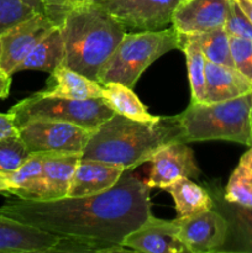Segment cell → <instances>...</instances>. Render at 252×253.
Instances as JSON below:
<instances>
[{
	"label": "cell",
	"instance_id": "obj_29",
	"mask_svg": "<svg viewBox=\"0 0 252 253\" xmlns=\"http://www.w3.org/2000/svg\"><path fill=\"white\" fill-rule=\"evenodd\" d=\"M36 14L24 0H0V36Z\"/></svg>",
	"mask_w": 252,
	"mask_h": 253
},
{
	"label": "cell",
	"instance_id": "obj_35",
	"mask_svg": "<svg viewBox=\"0 0 252 253\" xmlns=\"http://www.w3.org/2000/svg\"><path fill=\"white\" fill-rule=\"evenodd\" d=\"M11 189V184H10L9 175L6 173L0 172V194L1 193H6V195L10 193Z\"/></svg>",
	"mask_w": 252,
	"mask_h": 253
},
{
	"label": "cell",
	"instance_id": "obj_17",
	"mask_svg": "<svg viewBox=\"0 0 252 253\" xmlns=\"http://www.w3.org/2000/svg\"><path fill=\"white\" fill-rule=\"evenodd\" d=\"M249 93H252V83L235 67L207 61L204 103L231 100Z\"/></svg>",
	"mask_w": 252,
	"mask_h": 253
},
{
	"label": "cell",
	"instance_id": "obj_7",
	"mask_svg": "<svg viewBox=\"0 0 252 253\" xmlns=\"http://www.w3.org/2000/svg\"><path fill=\"white\" fill-rule=\"evenodd\" d=\"M20 137L31 153H81L91 137L93 130L71 123L32 120L17 127Z\"/></svg>",
	"mask_w": 252,
	"mask_h": 253
},
{
	"label": "cell",
	"instance_id": "obj_38",
	"mask_svg": "<svg viewBox=\"0 0 252 253\" xmlns=\"http://www.w3.org/2000/svg\"><path fill=\"white\" fill-rule=\"evenodd\" d=\"M27 5L32 7L36 12H43V6H42V0H24Z\"/></svg>",
	"mask_w": 252,
	"mask_h": 253
},
{
	"label": "cell",
	"instance_id": "obj_12",
	"mask_svg": "<svg viewBox=\"0 0 252 253\" xmlns=\"http://www.w3.org/2000/svg\"><path fill=\"white\" fill-rule=\"evenodd\" d=\"M123 245L142 253H189L180 239L175 219H158L152 214L124 239Z\"/></svg>",
	"mask_w": 252,
	"mask_h": 253
},
{
	"label": "cell",
	"instance_id": "obj_16",
	"mask_svg": "<svg viewBox=\"0 0 252 253\" xmlns=\"http://www.w3.org/2000/svg\"><path fill=\"white\" fill-rule=\"evenodd\" d=\"M124 170L120 166L81 158L74 170L67 197H88L105 192L119 182Z\"/></svg>",
	"mask_w": 252,
	"mask_h": 253
},
{
	"label": "cell",
	"instance_id": "obj_8",
	"mask_svg": "<svg viewBox=\"0 0 252 253\" xmlns=\"http://www.w3.org/2000/svg\"><path fill=\"white\" fill-rule=\"evenodd\" d=\"M183 0H99L126 32L157 31L172 26L174 11Z\"/></svg>",
	"mask_w": 252,
	"mask_h": 253
},
{
	"label": "cell",
	"instance_id": "obj_4",
	"mask_svg": "<svg viewBox=\"0 0 252 253\" xmlns=\"http://www.w3.org/2000/svg\"><path fill=\"white\" fill-rule=\"evenodd\" d=\"M183 142L230 141L252 146V93L219 103H193L178 114Z\"/></svg>",
	"mask_w": 252,
	"mask_h": 253
},
{
	"label": "cell",
	"instance_id": "obj_24",
	"mask_svg": "<svg viewBox=\"0 0 252 253\" xmlns=\"http://www.w3.org/2000/svg\"><path fill=\"white\" fill-rule=\"evenodd\" d=\"M179 49L187 59L188 76L193 103H204L205 100V59L197 42L189 35L179 34Z\"/></svg>",
	"mask_w": 252,
	"mask_h": 253
},
{
	"label": "cell",
	"instance_id": "obj_10",
	"mask_svg": "<svg viewBox=\"0 0 252 253\" xmlns=\"http://www.w3.org/2000/svg\"><path fill=\"white\" fill-rule=\"evenodd\" d=\"M179 236L189 253H215L224 246L227 222L217 210L211 209L175 219Z\"/></svg>",
	"mask_w": 252,
	"mask_h": 253
},
{
	"label": "cell",
	"instance_id": "obj_27",
	"mask_svg": "<svg viewBox=\"0 0 252 253\" xmlns=\"http://www.w3.org/2000/svg\"><path fill=\"white\" fill-rule=\"evenodd\" d=\"M224 198L230 203L252 207V170L239 162L224 189Z\"/></svg>",
	"mask_w": 252,
	"mask_h": 253
},
{
	"label": "cell",
	"instance_id": "obj_28",
	"mask_svg": "<svg viewBox=\"0 0 252 253\" xmlns=\"http://www.w3.org/2000/svg\"><path fill=\"white\" fill-rule=\"evenodd\" d=\"M31 152L27 148L19 133L0 138V172H15L30 157Z\"/></svg>",
	"mask_w": 252,
	"mask_h": 253
},
{
	"label": "cell",
	"instance_id": "obj_40",
	"mask_svg": "<svg viewBox=\"0 0 252 253\" xmlns=\"http://www.w3.org/2000/svg\"><path fill=\"white\" fill-rule=\"evenodd\" d=\"M93 1H99V0H93Z\"/></svg>",
	"mask_w": 252,
	"mask_h": 253
},
{
	"label": "cell",
	"instance_id": "obj_21",
	"mask_svg": "<svg viewBox=\"0 0 252 253\" xmlns=\"http://www.w3.org/2000/svg\"><path fill=\"white\" fill-rule=\"evenodd\" d=\"M64 56L66 53H64L63 35L61 27L57 26L35 46L26 58L17 66L16 72L32 69V71H42L51 74L59 66L64 64Z\"/></svg>",
	"mask_w": 252,
	"mask_h": 253
},
{
	"label": "cell",
	"instance_id": "obj_19",
	"mask_svg": "<svg viewBox=\"0 0 252 253\" xmlns=\"http://www.w3.org/2000/svg\"><path fill=\"white\" fill-rule=\"evenodd\" d=\"M81 153L46 152L42 165V179L46 189V200L67 197Z\"/></svg>",
	"mask_w": 252,
	"mask_h": 253
},
{
	"label": "cell",
	"instance_id": "obj_6",
	"mask_svg": "<svg viewBox=\"0 0 252 253\" xmlns=\"http://www.w3.org/2000/svg\"><path fill=\"white\" fill-rule=\"evenodd\" d=\"M9 113L16 127L32 120H49L71 123L94 131L115 111L104 98L76 100L37 91L15 104Z\"/></svg>",
	"mask_w": 252,
	"mask_h": 253
},
{
	"label": "cell",
	"instance_id": "obj_18",
	"mask_svg": "<svg viewBox=\"0 0 252 253\" xmlns=\"http://www.w3.org/2000/svg\"><path fill=\"white\" fill-rule=\"evenodd\" d=\"M40 91L58 98L86 100L103 98V84L62 64L49 74L46 86Z\"/></svg>",
	"mask_w": 252,
	"mask_h": 253
},
{
	"label": "cell",
	"instance_id": "obj_33",
	"mask_svg": "<svg viewBox=\"0 0 252 253\" xmlns=\"http://www.w3.org/2000/svg\"><path fill=\"white\" fill-rule=\"evenodd\" d=\"M16 133H19V130H17L14 119L10 115V113H0V138L16 135Z\"/></svg>",
	"mask_w": 252,
	"mask_h": 253
},
{
	"label": "cell",
	"instance_id": "obj_3",
	"mask_svg": "<svg viewBox=\"0 0 252 253\" xmlns=\"http://www.w3.org/2000/svg\"><path fill=\"white\" fill-rule=\"evenodd\" d=\"M64 41V64L98 81L126 31L118 20L96 1L72 9L59 25Z\"/></svg>",
	"mask_w": 252,
	"mask_h": 253
},
{
	"label": "cell",
	"instance_id": "obj_13",
	"mask_svg": "<svg viewBox=\"0 0 252 253\" xmlns=\"http://www.w3.org/2000/svg\"><path fill=\"white\" fill-rule=\"evenodd\" d=\"M208 190L217 210L227 222V236L219 252L252 253V207L227 202L224 190L215 183H208Z\"/></svg>",
	"mask_w": 252,
	"mask_h": 253
},
{
	"label": "cell",
	"instance_id": "obj_37",
	"mask_svg": "<svg viewBox=\"0 0 252 253\" xmlns=\"http://www.w3.org/2000/svg\"><path fill=\"white\" fill-rule=\"evenodd\" d=\"M240 163H242V165H245L246 167H249L250 169L252 170V146H250L249 150L242 155Z\"/></svg>",
	"mask_w": 252,
	"mask_h": 253
},
{
	"label": "cell",
	"instance_id": "obj_30",
	"mask_svg": "<svg viewBox=\"0 0 252 253\" xmlns=\"http://www.w3.org/2000/svg\"><path fill=\"white\" fill-rule=\"evenodd\" d=\"M234 67L252 83V41L230 36Z\"/></svg>",
	"mask_w": 252,
	"mask_h": 253
},
{
	"label": "cell",
	"instance_id": "obj_31",
	"mask_svg": "<svg viewBox=\"0 0 252 253\" xmlns=\"http://www.w3.org/2000/svg\"><path fill=\"white\" fill-rule=\"evenodd\" d=\"M224 27L229 36L252 41V22L247 17V15L242 11L236 0H231L229 16H227Z\"/></svg>",
	"mask_w": 252,
	"mask_h": 253
},
{
	"label": "cell",
	"instance_id": "obj_9",
	"mask_svg": "<svg viewBox=\"0 0 252 253\" xmlns=\"http://www.w3.org/2000/svg\"><path fill=\"white\" fill-rule=\"evenodd\" d=\"M57 26L44 12H36L34 16L7 30L0 36L2 46L0 67L12 76L35 46Z\"/></svg>",
	"mask_w": 252,
	"mask_h": 253
},
{
	"label": "cell",
	"instance_id": "obj_1",
	"mask_svg": "<svg viewBox=\"0 0 252 253\" xmlns=\"http://www.w3.org/2000/svg\"><path fill=\"white\" fill-rule=\"evenodd\" d=\"M151 188L125 169L110 189L88 197L29 200L7 194L0 214L56 236L90 237L123 245L151 212Z\"/></svg>",
	"mask_w": 252,
	"mask_h": 253
},
{
	"label": "cell",
	"instance_id": "obj_25",
	"mask_svg": "<svg viewBox=\"0 0 252 253\" xmlns=\"http://www.w3.org/2000/svg\"><path fill=\"white\" fill-rule=\"evenodd\" d=\"M188 35L197 42L207 61L234 67L231 47H230V36L224 26Z\"/></svg>",
	"mask_w": 252,
	"mask_h": 253
},
{
	"label": "cell",
	"instance_id": "obj_20",
	"mask_svg": "<svg viewBox=\"0 0 252 253\" xmlns=\"http://www.w3.org/2000/svg\"><path fill=\"white\" fill-rule=\"evenodd\" d=\"M46 152H35L15 172L10 173L11 184L9 194L29 200H46V189L42 179V165Z\"/></svg>",
	"mask_w": 252,
	"mask_h": 253
},
{
	"label": "cell",
	"instance_id": "obj_5",
	"mask_svg": "<svg viewBox=\"0 0 252 253\" xmlns=\"http://www.w3.org/2000/svg\"><path fill=\"white\" fill-rule=\"evenodd\" d=\"M179 34L173 26L157 31L126 32L98 76L100 84L118 82L133 89L143 72L160 57L179 49Z\"/></svg>",
	"mask_w": 252,
	"mask_h": 253
},
{
	"label": "cell",
	"instance_id": "obj_32",
	"mask_svg": "<svg viewBox=\"0 0 252 253\" xmlns=\"http://www.w3.org/2000/svg\"><path fill=\"white\" fill-rule=\"evenodd\" d=\"M89 1L93 0H42V6L44 14L59 26L72 9Z\"/></svg>",
	"mask_w": 252,
	"mask_h": 253
},
{
	"label": "cell",
	"instance_id": "obj_34",
	"mask_svg": "<svg viewBox=\"0 0 252 253\" xmlns=\"http://www.w3.org/2000/svg\"><path fill=\"white\" fill-rule=\"evenodd\" d=\"M11 88V74L0 67V99H6Z\"/></svg>",
	"mask_w": 252,
	"mask_h": 253
},
{
	"label": "cell",
	"instance_id": "obj_26",
	"mask_svg": "<svg viewBox=\"0 0 252 253\" xmlns=\"http://www.w3.org/2000/svg\"><path fill=\"white\" fill-rule=\"evenodd\" d=\"M116 253L132 252V250L121 244L90 239V237L58 236V242L53 249V253Z\"/></svg>",
	"mask_w": 252,
	"mask_h": 253
},
{
	"label": "cell",
	"instance_id": "obj_15",
	"mask_svg": "<svg viewBox=\"0 0 252 253\" xmlns=\"http://www.w3.org/2000/svg\"><path fill=\"white\" fill-rule=\"evenodd\" d=\"M58 236L0 214V253H53Z\"/></svg>",
	"mask_w": 252,
	"mask_h": 253
},
{
	"label": "cell",
	"instance_id": "obj_36",
	"mask_svg": "<svg viewBox=\"0 0 252 253\" xmlns=\"http://www.w3.org/2000/svg\"><path fill=\"white\" fill-rule=\"evenodd\" d=\"M236 1L252 22V0H236Z\"/></svg>",
	"mask_w": 252,
	"mask_h": 253
},
{
	"label": "cell",
	"instance_id": "obj_11",
	"mask_svg": "<svg viewBox=\"0 0 252 253\" xmlns=\"http://www.w3.org/2000/svg\"><path fill=\"white\" fill-rule=\"evenodd\" d=\"M151 169L146 184L152 188L163 189L178 178L197 179L200 169L195 161L194 152L183 141L169 143L161 148L150 160Z\"/></svg>",
	"mask_w": 252,
	"mask_h": 253
},
{
	"label": "cell",
	"instance_id": "obj_22",
	"mask_svg": "<svg viewBox=\"0 0 252 253\" xmlns=\"http://www.w3.org/2000/svg\"><path fill=\"white\" fill-rule=\"evenodd\" d=\"M172 195L178 216H189L214 209V200L207 187H200L190 178H178L163 188Z\"/></svg>",
	"mask_w": 252,
	"mask_h": 253
},
{
	"label": "cell",
	"instance_id": "obj_2",
	"mask_svg": "<svg viewBox=\"0 0 252 253\" xmlns=\"http://www.w3.org/2000/svg\"><path fill=\"white\" fill-rule=\"evenodd\" d=\"M183 135L184 130L178 115L136 121L115 113L93 131L82 158L136 169L150 162L165 146L183 141Z\"/></svg>",
	"mask_w": 252,
	"mask_h": 253
},
{
	"label": "cell",
	"instance_id": "obj_14",
	"mask_svg": "<svg viewBox=\"0 0 252 253\" xmlns=\"http://www.w3.org/2000/svg\"><path fill=\"white\" fill-rule=\"evenodd\" d=\"M230 6L231 0H183L173 15L172 26L182 35L224 26Z\"/></svg>",
	"mask_w": 252,
	"mask_h": 253
},
{
	"label": "cell",
	"instance_id": "obj_23",
	"mask_svg": "<svg viewBox=\"0 0 252 253\" xmlns=\"http://www.w3.org/2000/svg\"><path fill=\"white\" fill-rule=\"evenodd\" d=\"M103 98L116 114L131 120L153 121L157 119V116L148 113L132 89L118 82L103 84Z\"/></svg>",
	"mask_w": 252,
	"mask_h": 253
},
{
	"label": "cell",
	"instance_id": "obj_39",
	"mask_svg": "<svg viewBox=\"0 0 252 253\" xmlns=\"http://www.w3.org/2000/svg\"><path fill=\"white\" fill-rule=\"evenodd\" d=\"M1 52H2V46H1V37H0V58H1Z\"/></svg>",
	"mask_w": 252,
	"mask_h": 253
}]
</instances>
